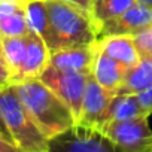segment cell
<instances>
[{
	"label": "cell",
	"instance_id": "cell-1",
	"mask_svg": "<svg viewBox=\"0 0 152 152\" xmlns=\"http://www.w3.org/2000/svg\"><path fill=\"white\" fill-rule=\"evenodd\" d=\"M12 85L48 140L76 124L70 107L40 79L23 81Z\"/></svg>",
	"mask_w": 152,
	"mask_h": 152
},
{
	"label": "cell",
	"instance_id": "cell-2",
	"mask_svg": "<svg viewBox=\"0 0 152 152\" xmlns=\"http://www.w3.org/2000/svg\"><path fill=\"white\" fill-rule=\"evenodd\" d=\"M46 6L49 30L45 43L51 52L97 40V30L90 14L66 0H46Z\"/></svg>",
	"mask_w": 152,
	"mask_h": 152
},
{
	"label": "cell",
	"instance_id": "cell-3",
	"mask_svg": "<svg viewBox=\"0 0 152 152\" xmlns=\"http://www.w3.org/2000/svg\"><path fill=\"white\" fill-rule=\"evenodd\" d=\"M0 116L18 151L49 152V140L34 122L12 84L0 88Z\"/></svg>",
	"mask_w": 152,
	"mask_h": 152
},
{
	"label": "cell",
	"instance_id": "cell-4",
	"mask_svg": "<svg viewBox=\"0 0 152 152\" xmlns=\"http://www.w3.org/2000/svg\"><path fill=\"white\" fill-rule=\"evenodd\" d=\"M49 152H115L116 146L99 128L75 124L61 134L49 139Z\"/></svg>",
	"mask_w": 152,
	"mask_h": 152
},
{
	"label": "cell",
	"instance_id": "cell-5",
	"mask_svg": "<svg viewBox=\"0 0 152 152\" xmlns=\"http://www.w3.org/2000/svg\"><path fill=\"white\" fill-rule=\"evenodd\" d=\"M91 73H78V72H63L52 66H48L40 75V81L48 85L73 112L76 122L81 115L82 100L85 94V87Z\"/></svg>",
	"mask_w": 152,
	"mask_h": 152
},
{
	"label": "cell",
	"instance_id": "cell-6",
	"mask_svg": "<svg viewBox=\"0 0 152 152\" xmlns=\"http://www.w3.org/2000/svg\"><path fill=\"white\" fill-rule=\"evenodd\" d=\"M116 146L124 152H152V130L149 115L127 121H113L103 130Z\"/></svg>",
	"mask_w": 152,
	"mask_h": 152
},
{
	"label": "cell",
	"instance_id": "cell-7",
	"mask_svg": "<svg viewBox=\"0 0 152 152\" xmlns=\"http://www.w3.org/2000/svg\"><path fill=\"white\" fill-rule=\"evenodd\" d=\"M113 96H115L113 91L103 88L91 75L85 87L81 115L76 124H84V125L94 127L103 131Z\"/></svg>",
	"mask_w": 152,
	"mask_h": 152
},
{
	"label": "cell",
	"instance_id": "cell-8",
	"mask_svg": "<svg viewBox=\"0 0 152 152\" xmlns=\"http://www.w3.org/2000/svg\"><path fill=\"white\" fill-rule=\"evenodd\" d=\"M152 26V6L136 2L118 17L103 23L99 28L97 37L110 34H137L139 31Z\"/></svg>",
	"mask_w": 152,
	"mask_h": 152
},
{
	"label": "cell",
	"instance_id": "cell-9",
	"mask_svg": "<svg viewBox=\"0 0 152 152\" xmlns=\"http://www.w3.org/2000/svg\"><path fill=\"white\" fill-rule=\"evenodd\" d=\"M26 39H27L26 58L12 84L30 81V79H39L51 61V51L45 43V40L37 33L28 31Z\"/></svg>",
	"mask_w": 152,
	"mask_h": 152
},
{
	"label": "cell",
	"instance_id": "cell-10",
	"mask_svg": "<svg viewBox=\"0 0 152 152\" xmlns=\"http://www.w3.org/2000/svg\"><path fill=\"white\" fill-rule=\"evenodd\" d=\"M96 52H97L96 42L88 43V45L63 48V49L51 52L49 66L63 72L91 73Z\"/></svg>",
	"mask_w": 152,
	"mask_h": 152
},
{
	"label": "cell",
	"instance_id": "cell-11",
	"mask_svg": "<svg viewBox=\"0 0 152 152\" xmlns=\"http://www.w3.org/2000/svg\"><path fill=\"white\" fill-rule=\"evenodd\" d=\"M96 46H97V49H100L102 52L115 58L125 67L134 66L140 58L137 46L134 43V36H131V34L102 36V37H97Z\"/></svg>",
	"mask_w": 152,
	"mask_h": 152
},
{
	"label": "cell",
	"instance_id": "cell-12",
	"mask_svg": "<svg viewBox=\"0 0 152 152\" xmlns=\"http://www.w3.org/2000/svg\"><path fill=\"white\" fill-rule=\"evenodd\" d=\"M127 69L128 67H125L115 58H112L107 54L97 49L96 58L93 63V69H91V75L103 88L110 90L116 94L118 88L121 87V84L124 81Z\"/></svg>",
	"mask_w": 152,
	"mask_h": 152
},
{
	"label": "cell",
	"instance_id": "cell-13",
	"mask_svg": "<svg viewBox=\"0 0 152 152\" xmlns=\"http://www.w3.org/2000/svg\"><path fill=\"white\" fill-rule=\"evenodd\" d=\"M139 61L128 67L124 76V81L118 88V93L125 94H137L148 88L152 84V55L151 54H139Z\"/></svg>",
	"mask_w": 152,
	"mask_h": 152
},
{
	"label": "cell",
	"instance_id": "cell-14",
	"mask_svg": "<svg viewBox=\"0 0 152 152\" xmlns=\"http://www.w3.org/2000/svg\"><path fill=\"white\" fill-rule=\"evenodd\" d=\"M143 115H149V113L142 107L136 94L118 93V94L113 96V99L110 102L106 125L113 122V121H127V119H133V118L143 116ZM106 125H104V128H106Z\"/></svg>",
	"mask_w": 152,
	"mask_h": 152
},
{
	"label": "cell",
	"instance_id": "cell-15",
	"mask_svg": "<svg viewBox=\"0 0 152 152\" xmlns=\"http://www.w3.org/2000/svg\"><path fill=\"white\" fill-rule=\"evenodd\" d=\"M27 36V34H26ZM26 36H14V37H0V49L3 58L9 67L12 82L23 66L27 52V39Z\"/></svg>",
	"mask_w": 152,
	"mask_h": 152
},
{
	"label": "cell",
	"instance_id": "cell-16",
	"mask_svg": "<svg viewBox=\"0 0 152 152\" xmlns=\"http://www.w3.org/2000/svg\"><path fill=\"white\" fill-rule=\"evenodd\" d=\"M24 12L30 31L37 33L45 40L49 30V14L46 0H26Z\"/></svg>",
	"mask_w": 152,
	"mask_h": 152
},
{
	"label": "cell",
	"instance_id": "cell-17",
	"mask_svg": "<svg viewBox=\"0 0 152 152\" xmlns=\"http://www.w3.org/2000/svg\"><path fill=\"white\" fill-rule=\"evenodd\" d=\"M136 0H97L93 6V21L99 34V28L103 23L118 17L127 8H130Z\"/></svg>",
	"mask_w": 152,
	"mask_h": 152
},
{
	"label": "cell",
	"instance_id": "cell-18",
	"mask_svg": "<svg viewBox=\"0 0 152 152\" xmlns=\"http://www.w3.org/2000/svg\"><path fill=\"white\" fill-rule=\"evenodd\" d=\"M30 31L24 6L17 12L0 18V37H14V36H26Z\"/></svg>",
	"mask_w": 152,
	"mask_h": 152
},
{
	"label": "cell",
	"instance_id": "cell-19",
	"mask_svg": "<svg viewBox=\"0 0 152 152\" xmlns=\"http://www.w3.org/2000/svg\"><path fill=\"white\" fill-rule=\"evenodd\" d=\"M24 6V0H0V18L11 15Z\"/></svg>",
	"mask_w": 152,
	"mask_h": 152
},
{
	"label": "cell",
	"instance_id": "cell-20",
	"mask_svg": "<svg viewBox=\"0 0 152 152\" xmlns=\"http://www.w3.org/2000/svg\"><path fill=\"white\" fill-rule=\"evenodd\" d=\"M136 97H137L139 103L142 104V107H143L149 115H152V84H151L148 88H145L143 91L137 93Z\"/></svg>",
	"mask_w": 152,
	"mask_h": 152
},
{
	"label": "cell",
	"instance_id": "cell-21",
	"mask_svg": "<svg viewBox=\"0 0 152 152\" xmlns=\"http://www.w3.org/2000/svg\"><path fill=\"white\" fill-rule=\"evenodd\" d=\"M11 84H12V76H11L9 67H8L5 58H3L2 49H0V88L8 87Z\"/></svg>",
	"mask_w": 152,
	"mask_h": 152
},
{
	"label": "cell",
	"instance_id": "cell-22",
	"mask_svg": "<svg viewBox=\"0 0 152 152\" xmlns=\"http://www.w3.org/2000/svg\"><path fill=\"white\" fill-rule=\"evenodd\" d=\"M66 2H69V3H72L75 6H78V8H81L82 11H85L87 14H90L91 18H93V5H94V0H66Z\"/></svg>",
	"mask_w": 152,
	"mask_h": 152
},
{
	"label": "cell",
	"instance_id": "cell-23",
	"mask_svg": "<svg viewBox=\"0 0 152 152\" xmlns=\"http://www.w3.org/2000/svg\"><path fill=\"white\" fill-rule=\"evenodd\" d=\"M17 151H18V148L14 143L5 140L2 136H0V152H17Z\"/></svg>",
	"mask_w": 152,
	"mask_h": 152
},
{
	"label": "cell",
	"instance_id": "cell-24",
	"mask_svg": "<svg viewBox=\"0 0 152 152\" xmlns=\"http://www.w3.org/2000/svg\"><path fill=\"white\" fill-rule=\"evenodd\" d=\"M0 136H2L5 140H8V142L14 143V140H12V137H11V133L8 131V128H6V125H5V122H3L2 116H0ZM14 145H15V143H14Z\"/></svg>",
	"mask_w": 152,
	"mask_h": 152
},
{
	"label": "cell",
	"instance_id": "cell-25",
	"mask_svg": "<svg viewBox=\"0 0 152 152\" xmlns=\"http://www.w3.org/2000/svg\"><path fill=\"white\" fill-rule=\"evenodd\" d=\"M137 2H142V3H146V5L152 6V0H137Z\"/></svg>",
	"mask_w": 152,
	"mask_h": 152
},
{
	"label": "cell",
	"instance_id": "cell-26",
	"mask_svg": "<svg viewBox=\"0 0 152 152\" xmlns=\"http://www.w3.org/2000/svg\"><path fill=\"white\" fill-rule=\"evenodd\" d=\"M151 31H152V26H151Z\"/></svg>",
	"mask_w": 152,
	"mask_h": 152
},
{
	"label": "cell",
	"instance_id": "cell-27",
	"mask_svg": "<svg viewBox=\"0 0 152 152\" xmlns=\"http://www.w3.org/2000/svg\"><path fill=\"white\" fill-rule=\"evenodd\" d=\"M94 2H97V0H94ZM93 6H94V5H93Z\"/></svg>",
	"mask_w": 152,
	"mask_h": 152
},
{
	"label": "cell",
	"instance_id": "cell-28",
	"mask_svg": "<svg viewBox=\"0 0 152 152\" xmlns=\"http://www.w3.org/2000/svg\"><path fill=\"white\" fill-rule=\"evenodd\" d=\"M24 2H26V0H24Z\"/></svg>",
	"mask_w": 152,
	"mask_h": 152
}]
</instances>
